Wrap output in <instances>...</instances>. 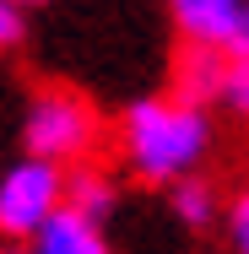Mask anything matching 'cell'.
Segmentation results:
<instances>
[{"instance_id": "cell-1", "label": "cell", "mask_w": 249, "mask_h": 254, "mask_svg": "<svg viewBox=\"0 0 249 254\" xmlns=\"http://www.w3.org/2000/svg\"><path fill=\"white\" fill-rule=\"evenodd\" d=\"M211 108L184 103L173 92L136 98L119 114V157L141 184H173L190 179L200 162L211 157Z\"/></svg>"}, {"instance_id": "cell-2", "label": "cell", "mask_w": 249, "mask_h": 254, "mask_svg": "<svg viewBox=\"0 0 249 254\" xmlns=\"http://www.w3.org/2000/svg\"><path fill=\"white\" fill-rule=\"evenodd\" d=\"M98 135H103L98 108L82 98V92H71V87H44L38 98L27 103V114H22V146L33 157L60 162V168L92 157Z\"/></svg>"}, {"instance_id": "cell-3", "label": "cell", "mask_w": 249, "mask_h": 254, "mask_svg": "<svg viewBox=\"0 0 249 254\" xmlns=\"http://www.w3.org/2000/svg\"><path fill=\"white\" fill-rule=\"evenodd\" d=\"M60 200H65V168L27 152L0 173V238L22 244Z\"/></svg>"}, {"instance_id": "cell-4", "label": "cell", "mask_w": 249, "mask_h": 254, "mask_svg": "<svg viewBox=\"0 0 249 254\" xmlns=\"http://www.w3.org/2000/svg\"><path fill=\"white\" fill-rule=\"evenodd\" d=\"M179 38L217 54L249 49V0H163Z\"/></svg>"}, {"instance_id": "cell-5", "label": "cell", "mask_w": 249, "mask_h": 254, "mask_svg": "<svg viewBox=\"0 0 249 254\" xmlns=\"http://www.w3.org/2000/svg\"><path fill=\"white\" fill-rule=\"evenodd\" d=\"M22 254H108V238H103V222H92V216H82L60 200L22 238Z\"/></svg>"}, {"instance_id": "cell-6", "label": "cell", "mask_w": 249, "mask_h": 254, "mask_svg": "<svg viewBox=\"0 0 249 254\" xmlns=\"http://www.w3.org/2000/svg\"><path fill=\"white\" fill-rule=\"evenodd\" d=\"M222 70H228V54L190 44V49H184L179 60H173V98L200 103V108L222 103Z\"/></svg>"}, {"instance_id": "cell-7", "label": "cell", "mask_w": 249, "mask_h": 254, "mask_svg": "<svg viewBox=\"0 0 249 254\" xmlns=\"http://www.w3.org/2000/svg\"><path fill=\"white\" fill-rule=\"evenodd\" d=\"M65 205L108 227V216L119 211V184H114L103 168H71V173H65Z\"/></svg>"}, {"instance_id": "cell-8", "label": "cell", "mask_w": 249, "mask_h": 254, "mask_svg": "<svg viewBox=\"0 0 249 254\" xmlns=\"http://www.w3.org/2000/svg\"><path fill=\"white\" fill-rule=\"evenodd\" d=\"M217 211H222V200H217V190L206 184V179H173V216H179V227H190V233H206L211 222H217Z\"/></svg>"}, {"instance_id": "cell-9", "label": "cell", "mask_w": 249, "mask_h": 254, "mask_svg": "<svg viewBox=\"0 0 249 254\" xmlns=\"http://www.w3.org/2000/svg\"><path fill=\"white\" fill-rule=\"evenodd\" d=\"M222 103H228L233 114L249 119V49L228 54V70H222Z\"/></svg>"}, {"instance_id": "cell-10", "label": "cell", "mask_w": 249, "mask_h": 254, "mask_svg": "<svg viewBox=\"0 0 249 254\" xmlns=\"http://www.w3.org/2000/svg\"><path fill=\"white\" fill-rule=\"evenodd\" d=\"M22 38H27V11H22L16 0H0V54L16 49Z\"/></svg>"}, {"instance_id": "cell-11", "label": "cell", "mask_w": 249, "mask_h": 254, "mask_svg": "<svg viewBox=\"0 0 249 254\" xmlns=\"http://www.w3.org/2000/svg\"><path fill=\"white\" fill-rule=\"evenodd\" d=\"M228 244H233V254H249V190L233 195V205H228Z\"/></svg>"}, {"instance_id": "cell-12", "label": "cell", "mask_w": 249, "mask_h": 254, "mask_svg": "<svg viewBox=\"0 0 249 254\" xmlns=\"http://www.w3.org/2000/svg\"><path fill=\"white\" fill-rule=\"evenodd\" d=\"M0 254H22V244H11V238H0Z\"/></svg>"}, {"instance_id": "cell-13", "label": "cell", "mask_w": 249, "mask_h": 254, "mask_svg": "<svg viewBox=\"0 0 249 254\" xmlns=\"http://www.w3.org/2000/svg\"><path fill=\"white\" fill-rule=\"evenodd\" d=\"M16 5H22V11H33V5H49V0H16Z\"/></svg>"}]
</instances>
